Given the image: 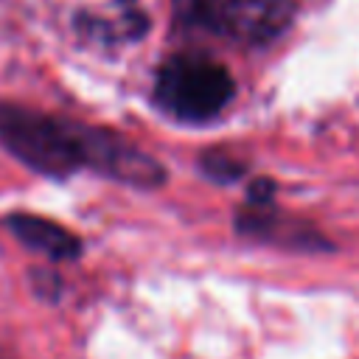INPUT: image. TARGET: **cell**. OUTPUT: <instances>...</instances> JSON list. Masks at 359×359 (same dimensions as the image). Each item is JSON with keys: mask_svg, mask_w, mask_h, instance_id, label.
<instances>
[{"mask_svg": "<svg viewBox=\"0 0 359 359\" xmlns=\"http://www.w3.org/2000/svg\"><path fill=\"white\" fill-rule=\"evenodd\" d=\"M0 146L20 165L48 180L93 171L135 188L165 182V168L118 132L14 101H0Z\"/></svg>", "mask_w": 359, "mask_h": 359, "instance_id": "obj_1", "label": "cell"}, {"mask_svg": "<svg viewBox=\"0 0 359 359\" xmlns=\"http://www.w3.org/2000/svg\"><path fill=\"white\" fill-rule=\"evenodd\" d=\"M236 95L230 70L208 56L182 53L163 62L154 81V101L180 121H208Z\"/></svg>", "mask_w": 359, "mask_h": 359, "instance_id": "obj_2", "label": "cell"}, {"mask_svg": "<svg viewBox=\"0 0 359 359\" xmlns=\"http://www.w3.org/2000/svg\"><path fill=\"white\" fill-rule=\"evenodd\" d=\"M177 14L208 34L264 45L286 31L294 8L289 0H177Z\"/></svg>", "mask_w": 359, "mask_h": 359, "instance_id": "obj_3", "label": "cell"}, {"mask_svg": "<svg viewBox=\"0 0 359 359\" xmlns=\"http://www.w3.org/2000/svg\"><path fill=\"white\" fill-rule=\"evenodd\" d=\"M6 230L31 252H39L45 255L48 261H76L84 250L81 238L67 230L65 224L53 222V219H45L39 213H28V210H14V213H6L3 219Z\"/></svg>", "mask_w": 359, "mask_h": 359, "instance_id": "obj_4", "label": "cell"}, {"mask_svg": "<svg viewBox=\"0 0 359 359\" xmlns=\"http://www.w3.org/2000/svg\"><path fill=\"white\" fill-rule=\"evenodd\" d=\"M199 165H202V171H205L210 180H216V182H233V180H238V177L244 174V165H241L238 160H233V157H227V154H219V151H208Z\"/></svg>", "mask_w": 359, "mask_h": 359, "instance_id": "obj_5", "label": "cell"}, {"mask_svg": "<svg viewBox=\"0 0 359 359\" xmlns=\"http://www.w3.org/2000/svg\"><path fill=\"white\" fill-rule=\"evenodd\" d=\"M272 194H275V182L261 177L250 185V205L252 208H266V205H272Z\"/></svg>", "mask_w": 359, "mask_h": 359, "instance_id": "obj_6", "label": "cell"}]
</instances>
